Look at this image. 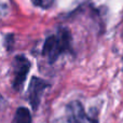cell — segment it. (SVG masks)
<instances>
[{
    "label": "cell",
    "instance_id": "cell-1",
    "mask_svg": "<svg viewBox=\"0 0 123 123\" xmlns=\"http://www.w3.org/2000/svg\"><path fill=\"white\" fill-rule=\"evenodd\" d=\"M71 35L67 28H62L56 34L48 37L42 48V55L50 64L58 60L61 55L70 52L71 53Z\"/></svg>",
    "mask_w": 123,
    "mask_h": 123
},
{
    "label": "cell",
    "instance_id": "cell-2",
    "mask_svg": "<svg viewBox=\"0 0 123 123\" xmlns=\"http://www.w3.org/2000/svg\"><path fill=\"white\" fill-rule=\"evenodd\" d=\"M30 68V62L25 56H16L13 62V82L12 85L15 90L19 91L23 87Z\"/></svg>",
    "mask_w": 123,
    "mask_h": 123
},
{
    "label": "cell",
    "instance_id": "cell-3",
    "mask_svg": "<svg viewBox=\"0 0 123 123\" xmlns=\"http://www.w3.org/2000/svg\"><path fill=\"white\" fill-rule=\"evenodd\" d=\"M48 85H49V83L47 81L42 80L40 78H37V77H34L30 81L29 89H28V99H29L30 105L35 110L38 108L42 93L48 87Z\"/></svg>",
    "mask_w": 123,
    "mask_h": 123
},
{
    "label": "cell",
    "instance_id": "cell-4",
    "mask_svg": "<svg viewBox=\"0 0 123 123\" xmlns=\"http://www.w3.org/2000/svg\"><path fill=\"white\" fill-rule=\"evenodd\" d=\"M67 115L70 123H97L96 120L92 119L85 113L81 103L77 100L71 102L67 106Z\"/></svg>",
    "mask_w": 123,
    "mask_h": 123
},
{
    "label": "cell",
    "instance_id": "cell-5",
    "mask_svg": "<svg viewBox=\"0 0 123 123\" xmlns=\"http://www.w3.org/2000/svg\"><path fill=\"white\" fill-rule=\"evenodd\" d=\"M15 123H31V117L27 108L21 107L17 109L15 115Z\"/></svg>",
    "mask_w": 123,
    "mask_h": 123
},
{
    "label": "cell",
    "instance_id": "cell-6",
    "mask_svg": "<svg viewBox=\"0 0 123 123\" xmlns=\"http://www.w3.org/2000/svg\"><path fill=\"white\" fill-rule=\"evenodd\" d=\"M53 1L54 0H32L36 6H40V8H43V9H48L53 4Z\"/></svg>",
    "mask_w": 123,
    "mask_h": 123
},
{
    "label": "cell",
    "instance_id": "cell-7",
    "mask_svg": "<svg viewBox=\"0 0 123 123\" xmlns=\"http://www.w3.org/2000/svg\"><path fill=\"white\" fill-rule=\"evenodd\" d=\"M2 104H3V98H2V96L0 95V106H1Z\"/></svg>",
    "mask_w": 123,
    "mask_h": 123
}]
</instances>
